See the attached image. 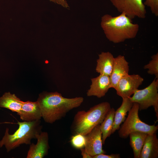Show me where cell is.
Listing matches in <instances>:
<instances>
[{
  "instance_id": "obj_1",
  "label": "cell",
  "mask_w": 158,
  "mask_h": 158,
  "mask_svg": "<svg viewBox=\"0 0 158 158\" xmlns=\"http://www.w3.org/2000/svg\"><path fill=\"white\" fill-rule=\"evenodd\" d=\"M41 110L42 118L46 123H53L61 119L71 110L80 106L84 101L82 97L66 98L56 92H44L37 101Z\"/></svg>"
},
{
  "instance_id": "obj_2",
  "label": "cell",
  "mask_w": 158,
  "mask_h": 158,
  "mask_svg": "<svg viewBox=\"0 0 158 158\" xmlns=\"http://www.w3.org/2000/svg\"><path fill=\"white\" fill-rule=\"evenodd\" d=\"M100 25L106 38L114 43L135 38L139 29L138 24L133 23L123 13L116 16L105 14L101 17Z\"/></svg>"
},
{
  "instance_id": "obj_3",
  "label": "cell",
  "mask_w": 158,
  "mask_h": 158,
  "mask_svg": "<svg viewBox=\"0 0 158 158\" xmlns=\"http://www.w3.org/2000/svg\"><path fill=\"white\" fill-rule=\"evenodd\" d=\"M40 120L32 121H18V128L13 133H9L6 128L4 134L0 140V148L4 146L7 152L19 147L21 145H30L32 139H36L37 136L42 131V126Z\"/></svg>"
},
{
  "instance_id": "obj_4",
  "label": "cell",
  "mask_w": 158,
  "mask_h": 158,
  "mask_svg": "<svg viewBox=\"0 0 158 158\" xmlns=\"http://www.w3.org/2000/svg\"><path fill=\"white\" fill-rule=\"evenodd\" d=\"M111 109L108 102L100 103L87 111H78L74 119V130L77 134L85 135L95 127L101 124Z\"/></svg>"
},
{
  "instance_id": "obj_5",
  "label": "cell",
  "mask_w": 158,
  "mask_h": 158,
  "mask_svg": "<svg viewBox=\"0 0 158 158\" xmlns=\"http://www.w3.org/2000/svg\"><path fill=\"white\" fill-rule=\"evenodd\" d=\"M138 104L133 102V106L128 111V115L123 124L118 129V135L122 138H127L129 134L134 132H141L152 134L156 133L158 125H148L142 121L139 118Z\"/></svg>"
},
{
  "instance_id": "obj_6",
  "label": "cell",
  "mask_w": 158,
  "mask_h": 158,
  "mask_svg": "<svg viewBox=\"0 0 158 158\" xmlns=\"http://www.w3.org/2000/svg\"><path fill=\"white\" fill-rule=\"evenodd\" d=\"M158 79L155 78L145 88L136 90L132 96L129 98L132 102L139 104V110L146 109L153 106L158 119Z\"/></svg>"
},
{
  "instance_id": "obj_7",
  "label": "cell",
  "mask_w": 158,
  "mask_h": 158,
  "mask_svg": "<svg viewBox=\"0 0 158 158\" xmlns=\"http://www.w3.org/2000/svg\"><path fill=\"white\" fill-rule=\"evenodd\" d=\"M120 13L125 14L131 19L145 18L146 10L143 0H110Z\"/></svg>"
},
{
  "instance_id": "obj_8",
  "label": "cell",
  "mask_w": 158,
  "mask_h": 158,
  "mask_svg": "<svg viewBox=\"0 0 158 158\" xmlns=\"http://www.w3.org/2000/svg\"><path fill=\"white\" fill-rule=\"evenodd\" d=\"M143 80V78L138 74L129 75L122 78L115 89L117 94L122 98H130Z\"/></svg>"
},
{
  "instance_id": "obj_9",
  "label": "cell",
  "mask_w": 158,
  "mask_h": 158,
  "mask_svg": "<svg viewBox=\"0 0 158 158\" xmlns=\"http://www.w3.org/2000/svg\"><path fill=\"white\" fill-rule=\"evenodd\" d=\"M85 136L84 148L92 158L95 155L105 153L106 152L102 149L100 124L97 126Z\"/></svg>"
},
{
  "instance_id": "obj_10",
  "label": "cell",
  "mask_w": 158,
  "mask_h": 158,
  "mask_svg": "<svg viewBox=\"0 0 158 158\" xmlns=\"http://www.w3.org/2000/svg\"><path fill=\"white\" fill-rule=\"evenodd\" d=\"M36 144L32 143L30 145L27 158H43L48 153L49 146L48 133L42 131L36 137Z\"/></svg>"
},
{
  "instance_id": "obj_11",
  "label": "cell",
  "mask_w": 158,
  "mask_h": 158,
  "mask_svg": "<svg viewBox=\"0 0 158 158\" xmlns=\"http://www.w3.org/2000/svg\"><path fill=\"white\" fill-rule=\"evenodd\" d=\"M91 84L87 92V96H95L98 98L104 96L111 88L109 76L101 74L91 79Z\"/></svg>"
},
{
  "instance_id": "obj_12",
  "label": "cell",
  "mask_w": 158,
  "mask_h": 158,
  "mask_svg": "<svg viewBox=\"0 0 158 158\" xmlns=\"http://www.w3.org/2000/svg\"><path fill=\"white\" fill-rule=\"evenodd\" d=\"M128 65V62L123 56L119 55L115 58L113 70L109 76L111 88L115 89L119 80L129 75Z\"/></svg>"
},
{
  "instance_id": "obj_13",
  "label": "cell",
  "mask_w": 158,
  "mask_h": 158,
  "mask_svg": "<svg viewBox=\"0 0 158 158\" xmlns=\"http://www.w3.org/2000/svg\"><path fill=\"white\" fill-rule=\"evenodd\" d=\"M17 114L21 120L27 122L40 120L42 118L41 110L37 101H23L21 109Z\"/></svg>"
},
{
  "instance_id": "obj_14",
  "label": "cell",
  "mask_w": 158,
  "mask_h": 158,
  "mask_svg": "<svg viewBox=\"0 0 158 158\" xmlns=\"http://www.w3.org/2000/svg\"><path fill=\"white\" fill-rule=\"evenodd\" d=\"M97 60L96 71L101 74L110 76L112 71L115 60L113 54L109 51L99 54Z\"/></svg>"
},
{
  "instance_id": "obj_15",
  "label": "cell",
  "mask_w": 158,
  "mask_h": 158,
  "mask_svg": "<svg viewBox=\"0 0 158 158\" xmlns=\"http://www.w3.org/2000/svg\"><path fill=\"white\" fill-rule=\"evenodd\" d=\"M158 157V139L156 133L148 134L140 158Z\"/></svg>"
},
{
  "instance_id": "obj_16",
  "label": "cell",
  "mask_w": 158,
  "mask_h": 158,
  "mask_svg": "<svg viewBox=\"0 0 158 158\" xmlns=\"http://www.w3.org/2000/svg\"><path fill=\"white\" fill-rule=\"evenodd\" d=\"M122 102L120 106L115 111L114 122L112 129V134L118 130L121 124L126 118L127 113L131 108L133 103L129 98H122Z\"/></svg>"
},
{
  "instance_id": "obj_17",
  "label": "cell",
  "mask_w": 158,
  "mask_h": 158,
  "mask_svg": "<svg viewBox=\"0 0 158 158\" xmlns=\"http://www.w3.org/2000/svg\"><path fill=\"white\" fill-rule=\"evenodd\" d=\"M23 102L15 94L9 92L5 93L0 97V107L8 109L17 114L20 111Z\"/></svg>"
},
{
  "instance_id": "obj_18",
  "label": "cell",
  "mask_w": 158,
  "mask_h": 158,
  "mask_svg": "<svg viewBox=\"0 0 158 158\" xmlns=\"http://www.w3.org/2000/svg\"><path fill=\"white\" fill-rule=\"evenodd\" d=\"M147 134L138 131L133 132L129 134L130 144L132 148L135 158H140Z\"/></svg>"
},
{
  "instance_id": "obj_19",
  "label": "cell",
  "mask_w": 158,
  "mask_h": 158,
  "mask_svg": "<svg viewBox=\"0 0 158 158\" xmlns=\"http://www.w3.org/2000/svg\"><path fill=\"white\" fill-rule=\"evenodd\" d=\"M115 112L114 109L113 108H111L103 121L100 124L103 144H104L107 138L109 137L112 134Z\"/></svg>"
},
{
  "instance_id": "obj_20",
  "label": "cell",
  "mask_w": 158,
  "mask_h": 158,
  "mask_svg": "<svg viewBox=\"0 0 158 158\" xmlns=\"http://www.w3.org/2000/svg\"><path fill=\"white\" fill-rule=\"evenodd\" d=\"M149 63L144 66L145 69H147V73L150 75H154L155 78H158V53L153 55Z\"/></svg>"
},
{
  "instance_id": "obj_21",
  "label": "cell",
  "mask_w": 158,
  "mask_h": 158,
  "mask_svg": "<svg viewBox=\"0 0 158 158\" xmlns=\"http://www.w3.org/2000/svg\"><path fill=\"white\" fill-rule=\"evenodd\" d=\"M72 145L75 148L81 149L85 147V136L80 134H77L72 137L71 140Z\"/></svg>"
},
{
  "instance_id": "obj_22",
  "label": "cell",
  "mask_w": 158,
  "mask_h": 158,
  "mask_svg": "<svg viewBox=\"0 0 158 158\" xmlns=\"http://www.w3.org/2000/svg\"><path fill=\"white\" fill-rule=\"evenodd\" d=\"M144 4L145 6L150 8L154 15L158 16V0H145Z\"/></svg>"
},
{
  "instance_id": "obj_23",
  "label": "cell",
  "mask_w": 158,
  "mask_h": 158,
  "mask_svg": "<svg viewBox=\"0 0 158 158\" xmlns=\"http://www.w3.org/2000/svg\"><path fill=\"white\" fill-rule=\"evenodd\" d=\"M120 157L119 154H111L106 155L105 154H101L95 155L92 157L93 158H119Z\"/></svg>"
},
{
  "instance_id": "obj_24",
  "label": "cell",
  "mask_w": 158,
  "mask_h": 158,
  "mask_svg": "<svg viewBox=\"0 0 158 158\" xmlns=\"http://www.w3.org/2000/svg\"><path fill=\"white\" fill-rule=\"evenodd\" d=\"M50 1L60 5L64 8L69 9V6L66 0H49Z\"/></svg>"
},
{
  "instance_id": "obj_25",
  "label": "cell",
  "mask_w": 158,
  "mask_h": 158,
  "mask_svg": "<svg viewBox=\"0 0 158 158\" xmlns=\"http://www.w3.org/2000/svg\"><path fill=\"white\" fill-rule=\"evenodd\" d=\"M81 154L83 158H92L91 156L87 152L85 148L80 149Z\"/></svg>"
}]
</instances>
